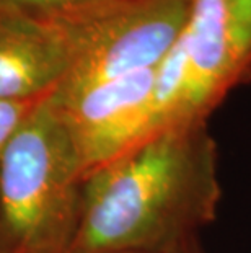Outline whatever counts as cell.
<instances>
[{
  "label": "cell",
  "mask_w": 251,
  "mask_h": 253,
  "mask_svg": "<svg viewBox=\"0 0 251 253\" xmlns=\"http://www.w3.org/2000/svg\"><path fill=\"white\" fill-rule=\"evenodd\" d=\"M220 199L209 123L165 129L88 176L69 253L155 249L201 237Z\"/></svg>",
  "instance_id": "6da1fadb"
},
{
  "label": "cell",
  "mask_w": 251,
  "mask_h": 253,
  "mask_svg": "<svg viewBox=\"0 0 251 253\" xmlns=\"http://www.w3.org/2000/svg\"><path fill=\"white\" fill-rule=\"evenodd\" d=\"M193 0H111L66 25L71 62L54 101L137 72L157 69L178 40Z\"/></svg>",
  "instance_id": "7a4b0ae2"
},
{
  "label": "cell",
  "mask_w": 251,
  "mask_h": 253,
  "mask_svg": "<svg viewBox=\"0 0 251 253\" xmlns=\"http://www.w3.org/2000/svg\"><path fill=\"white\" fill-rule=\"evenodd\" d=\"M78 176L71 136L47 95L28 111L0 159V206L15 239L38 242L67 211Z\"/></svg>",
  "instance_id": "3957f363"
},
{
  "label": "cell",
  "mask_w": 251,
  "mask_h": 253,
  "mask_svg": "<svg viewBox=\"0 0 251 253\" xmlns=\"http://www.w3.org/2000/svg\"><path fill=\"white\" fill-rule=\"evenodd\" d=\"M227 2H191L183 31L155 72L150 137L165 129L207 123L233 88L248 82L228 41Z\"/></svg>",
  "instance_id": "277c9868"
},
{
  "label": "cell",
  "mask_w": 251,
  "mask_h": 253,
  "mask_svg": "<svg viewBox=\"0 0 251 253\" xmlns=\"http://www.w3.org/2000/svg\"><path fill=\"white\" fill-rule=\"evenodd\" d=\"M157 69L111 80L64 101H52L73 145L80 176L111 164L150 137Z\"/></svg>",
  "instance_id": "5b68a950"
},
{
  "label": "cell",
  "mask_w": 251,
  "mask_h": 253,
  "mask_svg": "<svg viewBox=\"0 0 251 253\" xmlns=\"http://www.w3.org/2000/svg\"><path fill=\"white\" fill-rule=\"evenodd\" d=\"M69 62L61 26L0 10V98L33 101L51 95Z\"/></svg>",
  "instance_id": "8992f818"
},
{
  "label": "cell",
  "mask_w": 251,
  "mask_h": 253,
  "mask_svg": "<svg viewBox=\"0 0 251 253\" xmlns=\"http://www.w3.org/2000/svg\"><path fill=\"white\" fill-rule=\"evenodd\" d=\"M109 2L111 0H0V10L51 25H66L97 12Z\"/></svg>",
  "instance_id": "52a82bcc"
},
{
  "label": "cell",
  "mask_w": 251,
  "mask_h": 253,
  "mask_svg": "<svg viewBox=\"0 0 251 253\" xmlns=\"http://www.w3.org/2000/svg\"><path fill=\"white\" fill-rule=\"evenodd\" d=\"M35 106V101H15L0 98V159L21 121Z\"/></svg>",
  "instance_id": "ba28073f"
},
{
  "label": "cell",
  "mask_w": 251,
  "mask_h": 253,
  "mask_svg": "<svg viewBox=\"0 0 251 253\" xmlns=\"http://www.w3.org/2000/svg\"><path fill=\"white\" fill-rule=\"evenodd\" d=\"M113 253H206L202 249L201 237H191V239L176 242L172 245L155 247V249H139V250H124Z\"/></svg>",
  "instance_id": "9c48e42d"
}]
</instances>
